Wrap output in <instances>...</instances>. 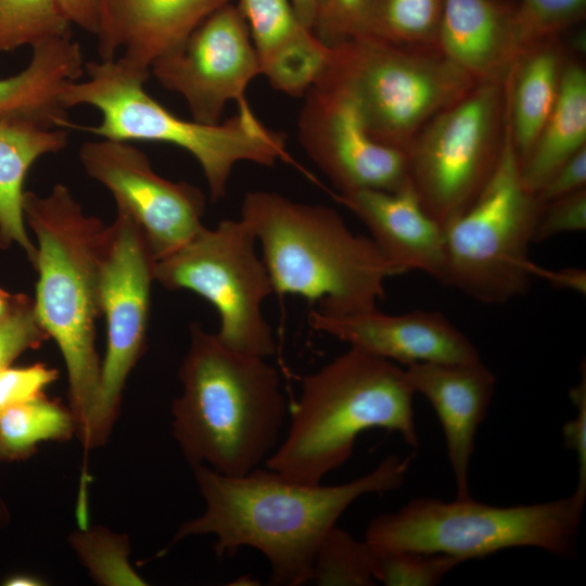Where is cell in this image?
<instances>
[{
    "label": "cell",
    "instance_id": "ffe728a7",
    "mask_svg": "<svg viewBox=\"0 0 586 586\" xmlns=\"http://www.w3.org/2000/svg\"><path fill=\"white\" fill-rule=\"evenodd\" d=\"M437 49L477 82H504L523 50L514 4L505 0H445Z\"/></svg>",
    "mask_w": 586,
    "mask_h": 586
},
{
    "label": "cell",
    "instance_id": "52a82bcc",
    "mask_svg": "<svg viewBox=\"0 0 586 586\" xmlns=\"http://www.w3.org/2000/svg\"><path fill=\"white\" fill-rule=\"evenodd\" d=\"M586 496L499 507L472 497L416 498L372 519L365 540L373 548L446 555L462 562L510 548L575 555Z\"/></svg>",
    "mask_w": 586,
    "mask_h": 586
},
{
    "label": "cell",
    "instance_id": "60d3db41",
    "mask_svg": "<svg viewBox=\"0 0 586 586\" xmlns=\"http://www.w3.org/2000/svg\"><path fill=\"white\" fill-rule=\"evenodd\" d=\"M302 24L313 31L317 0H290Z\"/></svg>",
    "mask_w": 586,
    "mask_h": 586
},
{
    "label": "cell",
    "instance_id": "2e32d148",
    "mask_svg": "<svg viewBox=\"0 0 586 586\" xmlns=\"http://www.w3.org/2000/svg\"><path fill=\"white\" fill-rule=\"evenodd\" d=\"M313 329L348 346L402 364L473 362L481 360L476 346L448 318L438 311L413 310L399 315L378 308L331 314L310 310Z\"/></svg>",
    "mask_w": 586,
    "mask_h": 586
},
{
    "label": "cell",
    "instance_id": "4dcf8cb0",
    "mask_svg": "<svg viewBox=\"0 0 586 586\" xmlns=\"http://www.w3.org/2000/svg\"><path fill=\"white\" fill-rule=\"evenodd\" d=\"M371 549L372 576L386 586H435L463 563L446 555Z\"/></svg>",
    "mask_w": 586,
    "mask_h": 586
},
{
    "label": "cell",
    "instance_id": "277c9868",
    "mask_svg": "<svg viewBox=\"0 0 586 586\" xmlns=\"http://www.w3.org/2000/svg\"><path fill=\"white\" fill-rule=\"evenodd\" d=\"M24 217L37 241L35 313L62 354L69 410L81 442L101 367L95 321L100 317L99 266L105 226L86 214L63 183L54 184L47 195L25 191Z\"/></svg>",
    "mask_w": 586,
    "mask_h": 586
},
{
    "label": "cell",
    "instance_id": "6da1fadb",
    "mask_svg": "<svg viewBox=\"0 0 586 586\" xmlns=\"http://www.w3.org/2000/svg\"><path fill=\"white\" fill-rule=\"evenodd\" d=\"M411 458L388 456L367 474L335 485L297 483L267 467L238 476L193 467L205 509L179 526L173 543L213 535L217 557L253 548L267 559L272 585L306 584L321 540L346 509L367 494L399 488Z\"/></svg>",
    "mask_w": 586,
    "mask_h": 586
},
{
    "label": "cell",
    "instance_id": "9a60e30c",
    "mask_svg": "<svg viewBox=\"0 0 586 586\" xmlns=\"http://www.w3.org/2000/svg\"><path fill=\"white\" fill-rule=\"evenodd\" d=\"M86 174L105 187L127 211L158 260L186 244L203 227L206 199L184 181L154 171L146 154L131 142L101 139L80 146Z\"/></svg>",
    "mask_w": 586,
    "mask_h": 586
},
{
    "label": "cell",
    "instance_id": "cb8c5ba5",
    "mask_svg": "<svg viewBox=\"0 0 586 586\" xmlns=\"http://www.w3.org/2000/svg\"><path fill=\"white\" fill-rule=\"evenodd\" d=\"M67 143V129L0 120V246L16 244L33 266L37 250L24 217L25 178L38 158L62 151Z\"/></svg>",
    "mask_w": 586,
    "mask_h": 586
},
{
    "label": "cell",
    "instance_id": "d6a6232c",
    "mask_svg": "<svg viewBox=\"0 0 586 586\" xmlns=\"http://www.w3.org/2000/svg\"><path fill=\"white\" fill-rule=\"evenodd\" d=\"M47 339L49 336L37 319L34 300L15 294L9 311L0 319V371Z\"/></svg>",
    "mask_w": 586,
    "mask_h": 586
},
{
    "label": "cell",
    "instance_id": "d4e9b609",
    "mask_svg": "<svg viewBox=\"0 0 586 586\" xmlns=\"http://www.w3.org/2000/svg\"><path fill=\"white\" fill-rule=\"evenodd\" d=\"M586 146V69L568 56L558 100L521 165L525 187L533 193L581 149Z\"/></svg>",
    "mask_w": 586,
    "mask_h": 586
},
{
    "label": "cell",
    "instance_id": "7402d4cb",
    "mask_svg": "<svg viewBox=\"0 0 586 586\" xmlns=\"http://www.w3.org/2000/svg\"><path fill=\"white\" fill-rule=\"evenodd\" d=\"M262 75L276 88L309 81L323 64L327 47L300 21L290 0H238Z\"/></svg>",
    "mask_w": 586,
    "mask_h": 586
},
{
    "label": "cell",
    "instance_id": "ee69618b",
    "mask_svg": "<svg viewBox=\"0 0 586 586\" xmlns=\"http://www.w3.org/2000/svg\"><path fill=\"white\" fill-rule=\"evenodd\" d=\"M10 511L7 504L0 496V530L3 528L10 521Z\"/></svg>",
    "mask_w": 586,
    "mask_h": 586
},
{
    "label": "cell",
    "instance_id": "5bb4252c",
    "mask_svg": "<svg viewBox=\"0 0 586 586\" xmlns=\"http://www.w3.org/2000/svg\"><path fill=\"white\" fill-rule=\"evenodd\" d=\"M150 73L163 87L182 97L192 119L208 125L220 123L229 101L247 104L245 90L262 75L247 25L231 2L155 60Z\"/></svg>",
    "mask_w": 586,
    "mask_h": 586
},
{
    "label": "cell",
    "instance_id": "ab89813d",
    "mask_svg": "<svg viewBox=\"0 0 586 586\" xmlns=\"http://www.w3.org/2000/svg\"><path fill=\"white\" fill-rule=\"evenodd\" d=\"M534 276L540 277L558 289L570 290L579 294L586 292V272L582 268L550 270L535 266Z\"/></svg>",
    "mask_w": 586,
    "mask_h": 586
},
{
    "label": "cell",
    "instance_id": "44dd1931",
    "mask_svg": "<svg viewBox=\"0 0 586 586\" xmlns=\"http://www.w3.org/2000/svg\"><path fill=\"white\" fill-rule=\"evenodd\" d=\"M31 49V59L23 71L0 79V120L74 129L61 92L85 75L80 44L68 35Z\"/></svg>",
    "mask_w": 586,
    "mask_h": 586
},
{
    "label": "cell",
    "instance_id": "83f0119b",
    "mask_svg": "<svg viewBox=\"0 0 586 586\" xmlns=\"http://www.w3.org/2000/svg\"><path fill=\"white\" fill-rule=\"evenodd\" d=\"M55 0H0V54L71 34Z\"/></svg>",
    "mask_w": 586,
    "mask_h": 586
},
{
    "label": "cell",
    "instance_id": "4fadbf2b",
    "mask_svg": "<svg viewBox=\"0 0 586 586\" xmlns=\"http://www.w3.org/2000/svg\"><path fill=\"white\" fill-rule=\"evenodd\" d=\"M301 145L339 193L393 191L409 182L406 152L377 141L356 97L333 61L305 93Z\"/></svg>",
    "mask_w": 586,
    "mask_h": 586
},
{
    "label": "cell",
    "instance_id": "ba28073f",
    "mask_svg": "<svg viewBox=\"0 0 586 586\" xmlns=\"http://www.w3.org/2000/svg\"><path fill=\"white\" fill-rule=\"evenodd\" d=\"M543 204L524 184L506 114L501 153L472 202L444 228L440 282L481 303L505 304L530 286V246Z\"/></svg>",
    "mask_w": 586,
    "mask_h": 586
},
{
    "label": "cell",
    "instance_id": "4316f807",
    "mask_svg": "<svg viewBox=\"0 0 586 586\" xmlns=\"http://www.w3.org/2000/svg\"><path fill=\"white\" fill-rule=\"evenodd\" d=\"M445 0H373L362 35L378 42L437 49Z\"/></svg>",
    "mask_w": 586,
    "mask_h": 586
},
{
    "label": "cell",
    "instance_id": "f35d334b",
    "mask_svg": "<svg viewBox=\"0 0 586 586\" xmlns=\"http://www.w3.org/2000/svg\"><path fill=\"white\" fill-rule=\"evenodd\" d=\"M68 22L95 35L98 27V0H55Z\"/></svg>",
    "mask_w": 586,
    "mask_h": 586
},
{
    "label": "cell",
    "instance_id": "836d02e7",
    "mask_svg": "<svg viewBox=\"0 0 586 586\" xmlns=\"http://www.w3.org/2000/svg\"><path fill=\"white\" fill-rule=\"evenodd\" d=\"M373 0H317L314 35L332 48L362 35Z\"/></svg>",
    "mask_w": 586,
    "mask_h": 586
},
{
    "label": "cell",
    "instance_id": "b9f144b4",
    "mask_svg": "<svg viewBox=\"0 0 586 586\" xmlns=\"http://www.w3.org/2000/svg\"><path fill=\"white\" fill-rule=\"evenodd\" d=\"M39 577L29 574H14L3 581L5 586H38L43 585Z\"/></svg>",
    "mask_w": 586,
    "mask_h": 586
},
{
    "label": "cell",
    "instance_id": "484cf974",
    "mask_svg": "<svg viewBox=\"0 0 586 586\" xmlns=\"http://www.w3.org/2000/svg\"><path fill=\"white\" fill-rule=\"evenodd\" d=\"M76 433L72 411L43 396L0 411V460L28 457L38 444Z\"/></svg>",
    "mask_w": 586,
    "mask_h": 586
},
{
    "label": "cell",
    "instance_id": "7bdbcfd3",
    "mask_svg": "<svg viewBox=\"0 0 586 586\" xmlns=\"http://www.w3.org/2000/svg\"><path fill=\"white\" fill-rule=\"evenodd\" d=\"M13 298H14V295L0 289V319L9 311L12 305Z\"/></svg>",
    "mask_w": 586,
    "mask_h": 586
},
{
    "label": "cell",
    "instance_id": "e0dca14e",
    "mask_svg": "<svg viewBox=\"0 0 586 586\" xmlns=\"http://www.w3.org/2000/svg\"><path fill=\"white\" fill-rule=\"evenodd\" d=\"M231 0H98L100 60L118 59L151 75L155 60L179 46Z\"/></svg>",
    "mask_w": 586,
    "mask_h": 586
},
{
    "label": "cell",
    "instance_id": "f546056e",
    "mask_svg": "<svg viewBox=\"0 0 586 586\" xmlns=\"http://www.w3.org/2000/svg\"><path fill=\"white\" fill-rule=\"evenodd\" d=\"M73 549L102 585H145L128 561L129 544L124 535L103 527L75 532L69 538Z\"/></svg>",
    "mask_w": 586,
    "mask_h": 586
},
{
    "label": "cell",
    "instance_id": "603a6c76",
    "mask_svg": "<svg viewBox=\"0 0 586 586\" xmlns=\"http://www.w3.org/2000/svg\"><path fill=\"white\" fill-rule=\"evenodd\" d=\"M560 38H545L526 46L505 80L506 114L520 164L559 97L569 56Z\"/></svg>",
    "mask_w": 586,
    "mask_h": 586
},
{
    "label": "cell",
    "instance_id": "3957f363",
    "mask_svg": "<svg viewBox=\"0 0 586 586\" xmlns=\"http://www.w3.org/2000/svg\"><path fill=\"white\" fill-rule=\"evenodd\" d=\"M412 391L405 368L348 346L302 381L284 436L265 466L302 484H320L371 429L397 433L417 448Z\"/></svg>",
    "mask_w": 586,
    "mask_h": 586
},
{
    "label": "cell",
    "instance_id": "8fae6325",
    "mask_svg": "<svg viewBox=\"0 0 586 586\" xmlns=\"http://www.w3.org/2000/svg\"><path fill=\"white\" fill-rule=\"evenodd\" d=\"M245 222L221 220L203 227L186 244L155 262V281L173 291L188 290L219 315L218 337L229 347L262 357L275 352L263 303L272 292L266 265Z\"/></svg>",
    "mask_w": 586,
    "mask_h": 586
},
{
    "label": "cell",
    "instance_id": "d6986e66",
    "mask_svg": "<svg viewBox=\"0 0 586 586\" xmlns=\"http://www.w3.org/2000/svg\"><path fill=\"white\" fill-rule=\"evenodd\" d=\"M337 201L369 230L397 275L420 271L438 280L444 266V228L422 206L410 181L387 191L339 193Z\"/></svg>",
    "mask_w": 586,
    "mask_h": 586
},
{
    "label": "cell",
    "instance_id": "30bf717a",
    "mask_svg": "<svg viewBox=\"0 0 586 586\" xmlns=\"http://www.w3.org/2000/svg\"><path fill=\"white\" fill-rule=\"evenodd\" d=\"M505 127V81H480L430 119L407 148L409 181L443 228L472 204L491 177Z\"/></svg>",
    "mask_w": 586,
    "mask_h": 586
},
{
    "label": "cell",
    "instance_id": "e575fe53",
    "mask_svg": "<svg viewBox=\"0 0 586 586\" xmlns=\"http://www.w3.org/2000/svg\"><path fill=\"white\" fill-rule=\"evenodd\" d=\"M585 229L586 188L543 204L534 230V242Z\"/></svg>",
    "mask_w": 586,
    "mask_h": 586
},
{
    "label": "cell",
    "instance_id": "9c48e42d",
    "mask_svg": "<svg viewBox=\"0 0 586 586\" xmlns=\"http://www.w3.org/2000/svg\"><path fill=\"white\" fill-rule=\"evenodd\" d=\"M333 48V61L351 87L371 136L406 152L437 113L477 81L438 49L354 38Z\"/></svg>",
    "mask_w": 586,
    "mask_h": 586
},
{
    "label": "cell",
    "instance_id": "f1b7e54d",
    "mask_svg": "<svg viewBox=\"0 0 586 586\" xmlns=\"http://www.w3.org/2000/svg\"><path fill=\"white\" fill-rule=\"evenodd\" d=\"M309 582L320 586L375 585L370 545L335 525L314 556Z\"/></svg>",
    "mask_w": 586,
    "mask_h": 586
},
{
    "label": "cell",
    "instance_id": "7c38bea8",
    "mask_svg": "<svg viewBox=\"0 0 586 586\" xmlns=\"http://www.w3.org/2000/svg\"><path fill=\"white\" fill-rule=\"evenodd\" d=\"M155 262L136 220L116 206L113 222L105 227L100 254L98 298L100 316L105 321L106 345L81 441L86 449L107 441L126 381L142 354Z\"/></svg>",
    "mask_w": 586,
    "mask_h": 586
},
{
    "label": "cell",
    "instance_id": "f6af8a7d",
    "mask_svg": "<svg viewBox=\"0 0 586 586\" xmlns=\"http://www.w3.org/2000/svg\"><path fill=\"white\" fill-rule=\"evenodd\" d=\"M505 1H508V2H511V3L514 4V2H515L517 0H505ZM514 5H515V4H514Z\"/></svg>",
    "mask_w": 586,
    "mask_h": 586
},
{
    "label": "cell",
    "instance_id": "5b68a950",
    "mask_svg": "<svg viewBox=\"0 0 586 586\" xmlns=\"http://www.w3.org/2000/svg\"><path fill=\"white\" fill-rule=\"evenodd\" d=\"M240 218L262 245L273 292L319 300L320 310L374 309L386 280L397 276L373 241L355 234L331 207L251 191Z\"/></svg>",
    "mask_w": 586,
    "mask_h": 586
},
{
    "label": "cell",
    "instance_id": "7a4b0ae2",
    "mask_svg": "<svg viewBox=\"0 0 586 586\" xmlns=\"http://www.w3.org/2000/svg\"><path fill=\"white\" fill-rule=\"evenodd\" d=\"M179 379L173 435L192 468L238 476L260 467L288 417L279 373L266 357L233 349L193 323Z\"/></svg>",
    "mask_w": 586,
    "mask_h": 586
},
{
    "label": "cell",
    "instance_id": "ac0fdd59",
    "mask_svg": "<svg viewBox=\"0 0 586 586\" xmlns=\"http://www.w3.org/2000/svg\"><path fill=\"white\" fill-rule=\"evenodd\" d=\"M415 394L433 407L444 432L456 482V498L470 497L475 436L495 393L496 378L481 360L420 362L405 367Z\"/></svg>",
    "mask_w": 586,
    "mask_h": 586
},
{
    "label": "cell",
    "instance_id": "d590c367",
    "mask_svg": "<svg viewBox=\"0 0 586 586\" xmlns=\"http://www.w3.org/2000/svg\"><path fill=\"white\" fill-rule=\"evenodd\" d=\"M58 377V371L43 364L7 367L0 371V411L7 407L43 396V390Z\"/></svg>",
    "mask_w": 586,
    "mask_h": 586
},
{
    "label": "cell",
    "instance_id": "74e56055",
    "mask_svg": "<svg viewBox=\"0 0 586 586\" xmlns=\"http://www.w3.org/2000/svg\"><path fill=\"white\" fill-rule=\"evenodd\" d=\"M586 188V146L568 160L536 192L545 204Z\"/></svg>",
    "mask_w": 586,
    "mask_h": 586
},
{
    "label": "cell",
    "instance_id": "8d00e7d4",
    "mask_svg": "<svg viewBox=\"0 0 586 586\" xmlns=\"http://www.w3.org/2000/svg\"><path fill=\"white\" fill-rule=\"evenodd\" d=\"M579 382L570 390V399L576 408L573 419L562 426L564 447L572 450L577 459V485L575 493L586 496V377L585 366Z\"/></svg>",
    "mask_w": 586,
    "mask_h": 586
},
{
    "label": "cell",
    "instance_id": "1f68e13d",
    "mask_svg": "<svg viewBox=\"0 0 586 586\" xmlns=\"http://www.w3.org/2000/svg\"><path fill=\"white\" fill-rule=\"evenodd\" d=\"M586 13V0H517L515 23L523 49L530 43L561 35Z\"/></svg>",
    "mask_w": 586,
    "mask_h": 586
},
{
    "label": "cell",
    "instance_id": "8992f818",
    "mask_svg": "<svg viewBox=\"0 0 586 586\" xmlns=\"http://www.w3.org/2000/svg\"><path fill=\"white\" fill-rule=\"evenodd\" d=\"M86 78L68 82L61 92L69 110L90 105L101 114L97 125L78 126L103 139L153 141L176 145L200 164L212 201L226 196L233 167L240 162L273 166L291 161L285 135L265 126L250 104L215 125L188 120L173 114L144 89L150 76L118 59L87 62Z\"/></svg>",
    "mask_w": 586,
    "mask_h": 586
}]
</instances>
